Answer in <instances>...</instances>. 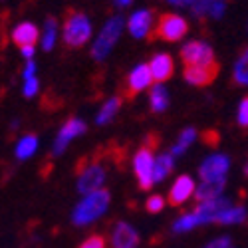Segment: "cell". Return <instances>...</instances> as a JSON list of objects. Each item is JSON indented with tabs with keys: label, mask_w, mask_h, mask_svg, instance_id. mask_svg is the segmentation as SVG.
Segmentation results:
<instances>
[{
	"label": "cell",
	"mask_w": 248,
	"mask_h": 248,
	"mask_svg": "<svg viewBox=\"0 0 248 248\" xmlns=\"http://www.w3.org/2000/svg\"><path fill=\"white\" fill-rule=\"evenodd\" d=\"M113 2H115V6H119V8H127V6L133 2V0H113Z\"/></svg>",
	"instance_id": "f35d334b"
},
{
	"label": "cell",
	"mask_w": 248,
	"mask_h": 248,
	"mask_svg": "<svg viewBox=\"0 0 248 248\" xmlns=\"http://www.w3.org/2000/svg\"><path fill=\"white\" fill-rule=\"evenodd\" d=\"M38 38H40V30L38 26H34L32 22H22V24H18L12 32V42L22 50L26 46H34L38 42Z\"/></svg>",
	"instance_id": "e0dca14e"
},
{
	"label": "cell",
	"mask_w": 248,
	"mask_h": 248,
	"mask_svg": "<svg viewBox=\"0 0 248 248\" xmlns=\"http://www.w3.org/2000/svg\"><path fill=\"white\" fill-rule=\"evenodd\" d=\"M215 2H217V0H195L193 6H191L193 16H197V18H204V14H209V12H211V8H213Z\"/></svg>",
	"instance_id": "83f0119b"
},
{
	"label": "cell",
	"mask_w": 248,
	"mask_h": 248,
	"mask_svg": "<svg viewBox=\"0 0 248 248\" xmlns=\"http://www.w3.org/2000/svg\"><path fill=\"white\" fill-rule=\"evenodd\" d=\"M238 125L248 127V95L242 97L240 106H238Z\"/></svg>",
	"instance_id": "4dcf8cb0"
},
{
	"label": "cell",
	"mask_w": 248,
	"mask_h": 248,
	"mask_svg": "<svg viewBox=\"0 0 248 248\" xmlns=\"http://www.w3.org/2000/svg\"><path fill=\"white\" fill-rule=\"evenodd\" d=\"M121 30H123V18L121 16H113L109 18L106 26H103L99 38L95 40V44L92 46V58L101 62V60H106L111 52V48L115 46V42L119 40L121 36Z\"/></svg>",
	"instance_id": "8992f818"
},
{
	"label": "cell",
	"mask_w": 248,
	"mask_h": 248,
	"mask_svg": "<svg viewBox=\"0 0 248 248\" xmlns=\"http://www.w3.org/2000/svg\"><path fill=\"white\" fill-rule=\"evenodd\" d=\"M189 34V22L179 14L167 12L161 14L157 24L151 32V40H165V42H177Z\"/></svg>",
	"instance_id": "5b68a950"
},
{
	"label": "cell",
	"mask_w": 248,
	"mask_h": 248,
	"mask_svg": "<svg viewBox=\"0 0 248 248\" xmlns=\"http://www.w3.org/2000/svg\"><path fill=\"white\" fill-rule=\"evenodd\" d=\"M92 38V22L79 10H66L64 14V44L70 50L84 48Z\"/></svg>",
	"instance_id": "6da1fadb"
},
{
	"label": "cell",
	"mask_w": 248,
	"mask_h": 248,
	"mask_svg": "<svg viewBox=\"0 0 248 248\" xmlns=\"http://www.w3.org/2000/svg\"><path fill=\"white\" fill-rule=\"evenodd\" d=\"M232 84L234 86H248V48L240 54L232 70Z\"/></svg>",
	"instance_id": "7402d4cb"
},
{
	"label": "cell",
	"mask_w": 248,
	"mask_h": 248,
	"mask_svg": "<svg viewBox=\"0 0 248 248\" xmlns=\"http://www.w3.org/2000/svg\"><path fill=\"white\" fill-rule=\"evenodd\" d=\"M167 2H171V4H175V6H193V2L195 0H167Z\"/></svg>",
	"instance_id": "8d00e7d4"
},
{
	"label": "cell",
	"mask_w": 248,
	"mask_h": 248,
	"mask_svg": "<svg viewBox=\"0 0 248 248\" xmlns=\"http://www.w3.org/2000/svg\"><path fill=\"white\" fill-rule=\"evenodd\" d=\"M40 88V81L38 78H32V79H26V86H24V97H34L36 92Z\"/></svg>",
	"instance_id": "d6a6232c"
},
{
	"label": "cell",
	"mask_w": 248,
	"mask_h": 248,
	"mask_svg": "<svg viewBox=\"0 0 248 248\" xmlns=\"http://www.w3.org/2000/svg\"><path fill=\"white\" fill-rule=\"evenodd\" d=\"M201 137H202V141L206 143V145H213V147H217L218 143H220V135H218V131H215V129L204 131Z\"/></svg>",
	"instance_id": "1f68e13d"
},
{
	"label": "cell",
	"mask_w": 248,
	"mask_h": 248,
	"mask_svg": "<svg viewBox=\"0 0 248 248\" xmlns=\"http://www.w3.org/2000/svg\"><path fill=\"white\" fill-rule=\"evenodd\" d=\"M173 171V155L171 153H161L155 159V167H153V183L165 181Z\"/></svg>",
	"instance_id": "ffe728a7"
},
{
	"label": "cell",
	"mask_w": 248,
	"mask_h": 248,
	"mask_svg": "<svg viewBox=\"0 0 248 248\" xmlns=\"http://www.w3.org/2000/svg\"><path fill=\"white\" fill-rule=\"evenodd\" d=\"M224 4H226L224 0H217V2L213 4V8H211V12H209V14H211L213 18H220V16H222V12H224Z\"/></svg>",
	"instance_id": "e575fe53"
},
{
	"label": "cell",
	"mask_w": 248,
	"mask_h": 248,
	"mask_svg": "<svg viewBox=\"0 0 248 248\" xmlns=\"http://www.w3.org/2000/svg\"><path fill=\"white\" fill-rule=\"evenodd\" d=\"M56 36H58V20L54 16L46 18V24H44V32H42V50L50 52L56 44Z\"/></svg>",
	"instance_id": "cb8c5ba5"
},
{
	"label": "cell",
	"mask_w": 248,
	"mask_h": 248,
	"mask_svg": "<svg viewBox=\"0 0 248 248\" xmlns=\"http://www.w3.org/2000/svg\"><path fill=\"white\" fill-rule=\"evenodd\" d=\"M109 201H111V193L108 189H99V191H95L92 195H86L84 199L78 202L76 209H74L72 222L76 226L92 224L93 220H97L103 213L108 211Z\"/></svg>",
	"instance_id": "7a4b0ae2"
},
{
	"label": "cell",
	"mask_w": 248,
	"mask_h": 248,
	"mask_svg": "<svg viewBox=\"0 0 248 248\" xmlns=\"http://www.w3.org/2000/svg\"><path fill=\"white\" fill-rule=\"evenodd\" d=\"M157 145H159V137L155 133H149L145 143L137 149V153L133 157V171H135L141 191H149L153 187V167H155L153 151Z\"/></svg>",
	"instance_id": "3957f363"
},
{
	"label": "cell",
	"mask_w": 248,
	"mask_h": 248,
	"mask_svg": "<svg viewBox=\"0 0 248 248\" xmlns=\"http://www.w3.org/2000/svg\"><path fill=\"white\" fill-rule=\"evenodd\" d=\"M34 74H36V64H34L32 60H28V64H26V68H24L22 76H24V79H32V78H34Z\"/></svg>",
	"instance_id": "d590c367"
},
{
	"label": "cell",
	"mask_w": 248,
	"mask_h": 248,
	"mask_svg": "<svg viewBox=\"0 0 248 248\" xmlns=\"http://www.w3.org/2000/svg\"><path fill=\"white\" fill-rule=\"evenodd\" d=\"M226 187V179H217V181H202L199 187L195 189V201L197 202H206V201H213L218 199L220 193Z\"/></svg>",
	"instance_id": "ac0fdd59"
},
{
	"label": "cell",
	"mask_w": 248,
	"mask_h": 248,
	"mask_svg": "<svg viewBox=\"0 0 248 248\" xmlns=\"http://www.w3.org/2000/svg\"><path fill=\"white\" fill-rule=\"evenodd\" d=\"M153 18H155V12L153 10H137L129 16V32L133 38H145L147 34L151 36V28H153Z\"/></svg>",
	"instance_id": "9a60e30c"
},
{
	"label": "cell",
	"mask_w": 248,
	"mask_h": 248,
	"mask_svg": "<svg viewBox=\"0 0 248 248\" xmlns=\"http://www.w3.org/2000/svg\"><path fill=\"white\" fill-rule=\"evenodd\" d=\"M169 204L171 206H181L185 201H189L191 197H195V181L189 175H181L177 177V181L173 183V187L169 189Z\"/></svg>",
	"instance_id": "4fadbf2b"
},
{
	"label": "cell",
	"mask_w": 248,
	"mask_h": 248,
	"mask_svg": "<svg viewBox=\"0 0 248 248\" xmlns=\"http://www.w3.org/2000/svg\"><path fill=\"white\" fill-rule=\"evenodd\" d=\"M139 234L131 224L119 220L111 232V248H137Z\"/></svg>",
	"instance_id": "5bb4252c"
},
{
	"label": "cell",
	"mask_w": 248,
	"mask_h": 248,
	"mask_svg": "<svg viewBox=\"0 0 248 248\" xmlns=\"http://www.w3.org/2000/svg\"><path fill=\"white\" fill-rule=\"evenodd\" d=\"M246 220V209L244 206H229L226 211H222L213 222L215 224H236V222H244Z\"/></svg>",
	"instance_id": "44dd1931"
},
{
	"label": "cell",
	"mask_w": 248,
	"mask_h": 248,
	"mask_svg": "<svg viewBox=\"0 0 248 248\" xmlns=\"http://www.w3.org/2000/svg\"><path fill=\"white\" fill-rule=\"evenodd\" d=\"M86 129H88L86 121H81V119H78V117L68 119L64 125H62L60 133H58V139H56V143H54V151H52V155L64 153V149L68 147V143H70L72 139H76L78 135L86 133Z\"/></svg>",
	"instance_id": "8fae6325"
},
{
	"label": "cell",
	"mask_w": 248,
	"mask_h": 248,
	"mask_svg": "<svg viewBox=\"0 0 248 248\" xmlns=\"http://www.w3.org/2000/svg\"><path fill=\"white\" fill-rule=\"evenodd\" d=\"M20 52H22V56H24L26 60H32V54H34V46H26V48H22Z\"/></svg>",
	"instance_id": "74e56055"
},
{
	"label": "cell",
	"mask_w": 248,
	"mask_h": 248,
	"mask_svg": "<svg viewBox=\"0 0 248 248\" xmlns=\"http://www.w3.org/2000/svg\"><path fill=\"white\" fill-rule=\"evenodd\" d=\"M197 224H199L197 217H195L193 213H187V215H183L179 220H175V224H173V231H175V232H187V231L195 229Z\"/></svg>",
	"instance_id": "4316f807"
},
{
	"label": "cell",
	"mask_w": 248,
	"mask_h": 248,
	"mask_svg": "<svg viewBox=\"0 0 248 248\" xmlns=\"http://www.w3.org/2000/svg\"><path fill=\"white\" fill-rule=\"evenodd\" d=\"M229 206H232V202L229 199H224V197H218V199H213V201H206V202H199L195 209L191 211L199 224H204V222H213L222 211H226Z\"/></svg>",
	"instance_id": "7c38bea8"
},
{
	"label": "cell",
	"mask_w": 248,
	"mask_h": 248,
	"mask_svg": "<svg viewBox=\"0 0 248 248\" xmlns=\"http://www.w3.org/2000/svg\"><path fill=\"white\" fill-rule=\"evenodd\" d=\"M244 175L248 177V163H246V167H244Z\"/></svg>",
	"instance_id": "ab89813d"
},
{
	"label": "cell",
	"mask_w": 248,
	"mask_h": 248,
	"mask_svg": "<svg viewBox=\"0 0 248 248\" xmlns=\"http://www.w3.org/2000/svg\"><path fill=\"white\" fill-rule=\"evenodd\" d=\"M195 139H197V129H193V127L183 129L181 135H179V141L175 143L173 149H171V155H173V157H175V155H183L185 151L191 147V143H193Z\"/></svg>",
	"instance_id": "484cf974"
},
{
	"label": "cell",
	"mask_w": 248,
	"mask_h": 248,
	"mask_svg": "<svg viewBox=\"0 0 248 248\" xmlns=\"http://www.w3.org/2000/svg\"><path fill=\"white\" fill-rule=\"evenodd\" d=\"M151 81H153V76H151L149 64L137 66V68L125 78V84H123V97H125V99H133L137 93H141L145 88H149Z\"/></svg>",
	"instance_id": "9c48e42d"
},
{
	"label": "cell",
	"mask_w": 248,
	"mask_h": 248,
	"mask_svg": "<svg viewBox=\"0 0 248 248\" xmlns=\"http://www.w3.org/2000/svg\"><path fill=\"white\" fill-rule=\"evenodd\" d=\"M149 108L153 113H163L169 108V92L163 84H155L149 90Z\"/></svg>",
	"instance_id": "d6986e66"
},
{
	"label": "cell",
	"mask_w": 248,
	"mask_h": 248,
	"mask_svg": "<svg viewBox=\"0 0 248 248\" xmlns=\"http://www.w3.org/2000/svg\"><path fill=\"white\" fill-rule=\"evenodd\" d=\"M231 167V159L222 155V153H215L211 157H206L199 169V175L202 181H217V179H224L226 171Z\"/></svg>",
	"instance_id": "30bf717a"
},
{
	"label": "cell",
	"mask_w": 248,
	"mask_h": 248,
	"mask_svg": "<svg viewBox=\"0 0 248 248\" xmlns=\"http://www.w3.org/2000/svg\"><path fill=\"white\" fill-rule=\"evenodd\" d=\"M145 209H147V213H151V215L161 213V211L165 209V199H163V195H151V197L147 199V202H145Z\"/></svg>",
	"instance_id": "f1b7e54d"
},
{
	"label": "cell",
	"mask_w": 248,
	"mask_h": 248,
	"mask_svg": "<svg viewBox=\"0 0 248 248\" xmlns=\"http://www.w3.org/2000/svg\"><path fill=\"white\" fill-rule=\"evenodd\" d=\"M149 68H151V76L157 84H165V81L171 79L175 74V62L169 54H155L153 60L149 62Z\"/></svg>",
	"instance_id": "2e32d148"
},
{
	"label": "cell",
	"mask_w": 248,
	"mask_h": 248,
	"mask_svg": "<svg viewBox=\"0 0 248 248\" xmlns=\"http://www.w3.org/2000/svg\"><path fill=\"white\" fill-rule=\"evenodd\" d=\"M76 173H78V191L86 197V195H92L101 189V185L108 175V169H106V165H103V161L86 159V163L84 161L78 163Z\"/></svg>",
	"instance_id": "277c9868"
},
{
	"label": "cell",
	"mask_w": 248,
	"mask_h": 248,
	"mask_svg": "<svg viewBox=\"0 0 248 248\" xmlns=\"http://www.w3.org/2000/svg\"><path fill=\"white\" fill-rule=\"evenodd\" d=\"M218 74H220V64L213 62V64H206V66H185L183 78L191 86L204 88V86H211L218 78Z\"/></svg>",
	"instance_id": "ba28073f"
},
{
	"label": "cell",
	"mask_w": 248,
	"mask_h": 248,
	"mask_svg": "<svg viewBox=\"0 0 248 248\" xmlns=\"http://www.w3.org/2000/svg\"><path fill=\"white\" fill-rule=\"evenodd\" d=\"M121 97H111V99H108L106 101V106H103L101 109H99V113H97V125H106V123H109L113 117H115V113L119 111V108H121Z\"/></svg>",
	"instance_id": "603a6c76"
},
{
	"label": "cell",
	"mask_w": 248,
	"mask_h": 248,
	"mask_svg": "<svg viewBox=\"0 0 248 248\" xmlns=\"http://www.w3.org/2000/svg\"><path fill=\"white\" fill-rule=\"evenodd\" d=\"M38 149V137L34 133H28L26 137H22L18 141V147H16V157L18 159H28L34 155V151Z\"/></svg>",
	"instance_id": "d4e9b609"
},
{
	"label": "cell",
	"mask_w": 248,
	"mask_h": 248,
	"mask_svg": "<svg viewBox=\"0 0 248 248\" xmlns=\"http://www.w3.org/2000/svg\"><path fill=\"white\" fill-rule=\"evenodd\" d=\"M79 248H106V236L101 234H92L84 242L79 244Z\"/></svg>",
	"instance_id": "f546056e"
},
{
	"label": "cell",
	"mask_w": 248,
	"mask_h": 248,
	"mask_svg": "<svg viewBox=\"0 0 248 248\" xmlns=\"http://www.w3.org/2000/svg\"><path fill=\"white\" fill-rule=\"evenodd\" d=\"M181 60L185 66H206L215 62V50L202 40H193L181 48Z\"/></svg>",
	"instance_id": "52a82bcc"
},
{
	"label": "cell",
	"mask_w": 248,
	"mask_h": 248,
	"mask_svg": "<svg viewBox=\"0 0 248 248\" xmlns=\"http://www.w3.org/2000/svg\"><path fill=\"white\" fill-rule=\"evenodd\" d=\"M229 246H231V238L229 236H220V238L211 240L204 248H229Z\"/></svg>",
	"instance_id": "836d02e7"
}]
</instances>
